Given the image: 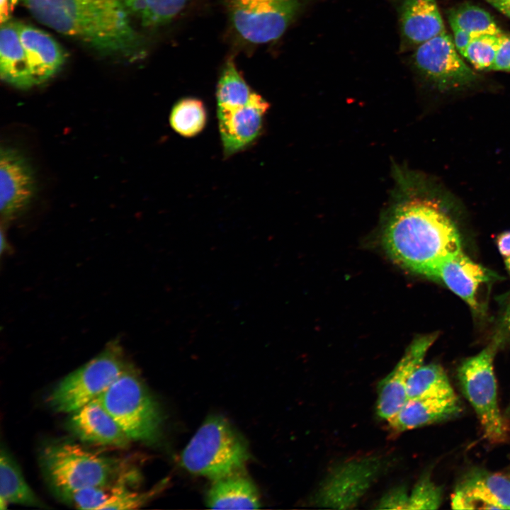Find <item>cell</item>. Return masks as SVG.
Returning <instances> with one entry per match:
<instances>
[{"label":"cell","instance_id":"cell-1","mask_svg":"<svg viewBox=\"0 0 510 510\" xmlns=\"http://www.w3.org/2000/svg\"><path fill=\"white\" fill-rule=\"evenodd\" d=\"M385 224L382 242L401 266L431 277L443 260L463 251L458 231L437 202L416 195L404 175Z\"/></svg>","mask_w":510,"mask_h":510},{"label":"cell","instance_id":"cell-2","mask_svg":"<svg viewBox=\"0 0 510 510\" xmlns=\"http://www.w3.org/2000/svg\"><path fill=\"white\" fill-rule=\"evenodd\" d=\"M21 1L43 25L103 54L131 57L141 45L123 0Z\"/></svg>","mask_w":510,"mask_h":510},{"label":"cell","instance_id":"cell-3","mask_svg":"<svg viewBox=\"0 0 510 510\" xmlns=\"http://www.w3.org/2000/svg\"><path fill=\"white\" fill-rule=\"evenodd\" d=\"M248 459L243 438L217 415L204 421L181 456V465L188 472L213 480L239 472Z\"/></svg>","mask_w":510,"mask_h":510},{"label":"cell","instance_id":"cell-4","mask_svg":"<svg viewBox=\"0 0 510 510\" xmlns=\"http://www.w3.org/2000/svg\"><path fill=\"white\" fill-rule=\"evenodd\" d=\"M40 460L48 481L63 498L85 488L108 487L122 479L118 460L76 444L50 445Z\"/></svg>","mask_w":510,"mask_h":510},{"label":"cell","instance_id":"cell-5","mask_svg":"<svg viewBox=\"0 0 510 510\" xmlns=\"http://www.w3.org/2000/svg\"><path fill=\"white\" fill-rule=\"evenodd\" d=\"M98 398L131 441H152L159 436L158 404L131 364Z\"/></svg>","mask_w":510,"mask_h":510},{"label":"cell","instance_id":"cell-6","mask_svg":"<svg viewBox=\"0 0 510 510\" xmlns=\"http://www.w3.org/2000/svg\"><path fill=\"white\" fill-rule=\"evenodd\" d=\"M129 365L118 341H111L99 354L61 380L48 402L56 412L72 413L98 397Z\"/></svg>","mask_w":510,"mask_h":510},{"label":"cell","instance_id":"cell-7","mask_svg":"<svg viewBox=\"0 0 510 510\" xmlns=\"http://www.w3.org/2000/svg\"><path fill=\"white\" fill-rule=\"evenodd\" d=\"M499 339L460 366L458 376L463 392L473 407L485 437L492 442L502 441L506 425L500 412L493 360Z\"/></svg>","mask_w":510,"mask_h":510},{"label":"cell","instance_id":"cell-8","mask_svg":"<svg viewBox=\"0 0 510 510\" xmlns=\"http://www.w3.org/2000/svg\"><path fill=\"white\" fill-rule=\"evenodd\" d=\"M387 459L380 455H366L347 459L335 465L321 483L314 497L317 506L349 509L382 475Z\"/></svg>","mask_w":510,"mask_h":510},{"label":"cell","instance_id":"cell-9","mask_svg":"<svg viewBox=\"0 0 510 510\" xmlns=\"http://www.w3.org/2000/svg\"><path fill=\"white\" fill-rule=\"evenodd\" d=\"M234 28L244 40L264 44L278 39L302 0H225Z\"/></svg>","mask_w":510,"mask_h":510},{"label":"cell","instance_id":"cell-10","mask_svg":"<svg viewBox=\"0 0 510 510\" xmlns=\"http://www.w3.org/2000/svg\"><path fill=\"white\" fill-rule=\"evenodd\" d=\"M413 62L416 68L441 90L464 87L477 79L446 32L418 46Z\"/></svg>","mask_w":510,"mask_h":510},{"label":"cell","instance_id":"cell-11","mask_svg":"<svg viewBox=\"0 0 510 510\" xmlns=\"http://www.w3.org/2000/svg\"><path fill=\"white\" fill-rule=\"evenodd\" d=\"M269 103L256 92L244 101L217 106L218 129L225 157L251 146L260 137Z\"/></svg>","mask_w":510,"mask_h":510},{"label":"cell","instance_id":"cell-12","mask_svg":"<svg viewBox=\"0 0 510 510\" xmlns=\"http://www.w3.org/2000/svg\"><path fill=\"white\" fill-rule=\"evenodd\" d=\"M34 171L18 149L2 147L0 154V210L8 222L21 214L36 193Z\"/></svg>","mask_w":510,"mask_h":510},{"label":"cell","instance_id":"cell-13","mask_svg":"<svg viewBox=\"0 0 510 510\" xmlns=\"http://www.w3.org/2000/svg\"><path fill=\"white\" fill-rule=\"evenodd\" d=\"M437 338V334L415 339L392 370L378 385L376 412L388 421L408 400L407 386L414 371L423 364L424 357Z\"/></svg>","mask_w":510,"mask_h":510},{"label":"cell","instance_id":"cell-14","mask_svg":"<svg viewBox=\"0 0 510 510\" xmlns=\"http://www.w3.org/2000/svg\"><path fill=\"white\" fill-rule=\"evenodd\" d=\"M455 509H510V479L485 470L469 471L451 498Z\"/></svg>","mask_w":510,"mask_h":510},{"label":"cell","instance_id":"cell-15","mask_svg":"<svg viewBox=\"0 0 510 510\" xmlns=\"http://www.w3.org/2000/svg\"><path fill=\"white\" fill-rule=\"evenodd\" d=\"M69 426L79 438L91 443L125 448L131 441L98 397L72 412Z\"/></svg>","mask_w":510,"mask_h":510},{"label":"cell","instance_id":"cell-16","mask_svg":"<svg viewBox=\"0 0 510 510\" xmlns=\"http://www.w3.org/2000/svg\"><path fill=\"white\" fill-rule=\"evenodd\" d=\"M430 278L441 281L472 308L476 309V295L480 285L497 278L498 276L473 261L461 251L441 261Z\"/></svg>","mask_w":510,"mask_h":510},{"label":"cell","instance_id":"cell-17","mask_svg":"<svg viewBox=\"0 0 510 510\" xmlns=\"http://www.w3.org/2000/svg\"><path fill=\"white\" fill-rule=\"evenodd\" d=\"M400 50L416 48L446 32L436 0H404L400 8Z\"/></svg>","mask_w":510,"mask_h":510},{"label":"cell","instance_id":"cell-18","mask_svg":"<svg viewBox=\"0 0 510 510\" xmlns=\"http://www.w3.org/2000/svg\"><path fill=\"white\" fill-rule=\"evenodd\" d=\"M21 42L29 63L34 86L52 77L64 62L60 45L47 33L34 26L16 22Z\"/></svg>","mask_w":510,"mask_h":510},{"label":"cell","instance_id":"cell-19","mask_svg":"<svg viewBox=\"0 0 510 510\" xmlns=\"http://www.w3.org/2000/svg\"><path fill=\"white\" fill-rule=\"evenodd\" d=\"M462 412L458 397L408 399L387 422L396 432H402L453 419Z\"/></svg>","mask_w":510,"mask_h":510},{"label":"cell","instance_id":"cell-20","mask_svg":"<svg viewBox=\"0 0 510 510\" xmlns=\"http://www.w3.org/2000/svg\"><path fill=\"white\" fill-rule=\"evenodd\" d=\"M0 74L2 80L16 88L29 89L34 86L16 22L11 20L1 26Z\"/></svg>","mask_w":510,"mask_h":510},{"label":"cell","instance_id":"cell-21","mask_svg":"<svg viewBox=\"0 0 510 510\" xmlns=\"http://www.w3.org/2000/svg\"><path fill=\"white\" fill-rule=\"evenodd\" d=\"M206 503L213 509H256L261 502L258 491L247 477L239 472L214 480Z\"/></svg>","mask_w":510,"mask_h":510},{"label":"cell","instance_id":"cell-22","mask_svg":"<svg viewBox=\"0 0 510 510\" xmlns=\"http://www.w3.org/2000/svg\"><path fill=\"white\" fill-rule=\"evenodd\" d=\"M9 503L41 506L42 504L23 475L16 460L4 447L0 455V509Z\"/></svg>","mask_w":510,"mask_h":510},{"label":"cell","instance_id":"cell-23","mask_svg":"<svg viewBox=\"0 0 510 510\" xmlns=\"http://www.w3.org/2000/svg\"><path fill=\"white\" fill-rule=\"evenodd\" d=\"M408 399L455 396L448 375L437 363L421 365L412 373L407 386Z\"/></svg>","mask_w":510,"mask_h":510},{"label":"cell","instance_id":"cell-24","mask_svg":"<svg viewBox=\"0 0 510 510\" xmlns=\"http://www.w3.org/2000/svg\"><path fill=\"white\" fill-rule=\"evenodd\" d=\"M130 16L144 26H158L171 21L188 0H123Z\"/></svg>","mask_w":510,"mask_h":510},{"label":"cell","instance_id":"cell-25","mask_svg":"<svg viewBox=\"0 0 510 510\" xmlns=\"http://www.w3.org/2000/svg\"><path fill=\"white\" fill-rule=\"evenodd\" d=\"M207 118L203 102L196 98L188 97L179 100L172 107L169 123L178 135L191 137L203 131Z\"/></svg>","mask_w":510,"mask_h":510},{"label":"cell","instance_id":"cell-26","mask_svg":"<svg viewBox=\"0 0 510 510\" xmlns=\"http://www.w3.org/2000/svg\"><path fill=\"white\" fill-rule=\"evenodd\" d=\"M448 21L453 22L472 37L483 34L499 35V29L492 16L484 9L464 4L448 11Z\"/></svg>","mask_w":510,"mask_h":510},{"label":"cell","instance_id":"cell-27","mask_svg":"<svg viewBox=\"0 0 510 510\" xmlns=\"http://www.w3.org/2000/svg\"><path fill=\"white\" fill-rule=\"evenodd\" d=\"M499 35L483 34L472 37L464 57L477 69L490 70L499 47Z\"/></svg>","mask_w":510,"mask_h":510},{"label":"cell","instance_id":"cell-28","mask_svg":"<svg viewBox=\"0 0 510 510\" xmlns=\"http://www.w3.org/2000/svg\"><path fill=\"white\" fill-rule=\"evenodd\" d=\"M125 480L121 479L108 487L107 500L101 509H132L146 504L154 494L162 487L156 488L144 493H137L128 489L125 484Z\"/></svg>","mask_w":510,"mask_h":510},{"label":"cell","instance_id":"cell-29","mask_svg":"<svg viewBox=\"0 0 510 510\" xmlns=\"http://www.w3.org/2000/svg\"><path fill=\"white\" fill-rule=\"evenodd\" d=\"M443 489L429 475L421 477L409 494L408 509H436L443 500Z\"/></svg>","mask_w":510,"mask_h":510},{"label":"cell","instance_id":"cell-30","mask_svg":"<svg viewBox=\"0 0 510 510\" xmlns=\"http://www.w3.org/2000/svg\"><path fill=\"white\" fill-rule=\"evenodd\" d=\"M108 495V487H89L74 492L64 499L77 509L101 510Z\"/></svg>","mask_w":510,"mask_h":510},{"label":"cell","instance_id":"cell-31","mask_svg":"<svg viewBox=\"0 0 510 510\" xmlns=\"http://www.w3.org/2000/svg\"><path fill=\"white\" fill-rule=\"evenodd\" d=\"M409 494L404 487H394L380 499L377 509H408Z\"/></svg>","mask_w":510,"mask_h":510},{"label":"cell","instance_id":"cell-32","mask_svg":"<svg viewBox=\"0 0 510 510\" xmlns=\"http://www.w3.org/2000/svg\"><path fill=\"white\" fill-rule=\"evenodd\" d=\"M490 70L510 72V35L501 33L496 57Z\"/></svg>","mask_w":510,"mask_h":510},{"label":"cell","instance_id":"cell-33","mask_svg":"<svg viewBox=\"0 0 510 510\" xmlns=\"http://www.w3.org/2000/svg\"><path fill=\"white\" fill-rule=\"evenodd\" d=\"M449 24L453 32L454 45L460 55L464 57L465 50L472 38V36L458 27L453 22H449Z\"/></svg>","mask_w":510,"mask_h":510},{"label":"cell","instance_id":"cell-34","mask_svg":"<svg viewBox=\"0 0 510 510\" xmlns=\"http://www.w3.org/2000/svg\"><path fill=\"white\" fill-rule=\"evenodd\" d=\"M18 0H1L0 3V18L1 24L8 21L11 17V13Z\"/></svg>","mask_w":510,"mask_h":510},{"label":"cell","instance_id":"cell-35","mask_svg":"<svg viewBox=\"0 0 510 510\" xmlns=\"http://www.w3.org/2000/svg\"><path fill=\"white\" fill-rule=\"evenodd\" d=\"M497 244L502 256L505 258L510 256V231L500 234L497 238Z\"/></svg>","mask_w":510,"mask_h":510},{"label":"cell","instance_id":"cell-36","mask_svg":"<svg viewBox=\"0 0 510 510\" xmlns=\"http://www.w3.org/2000/svg\"><path fill=\"white\" fill-rule=\"evenodd\" d=\"M500 12L510 18V0H485Z\"/></svg>","mask_w":510,"mask_h":510},{"label":"cell","instance_id":"cell-37","mask_svg":"<svg viewBox=\"0 0 510 510\" xmlns=\"http://www.w3.org/2000/svg\"><path fill=\"white\" fill-rule=\"evenodd\" d=\"M505 264H506V268L510 272V256L505 258Z\"/></svg>","mask_w":510,"mask_h":510},{"label":"cell","instance_id":"cell-38","mask_svg":"<svg viewBox=\"0 0 510 510\" xmlns=\"http://www.w3.org/2000/svg\"><path fill=\"white\" fill-rule=\"evenodd\" d=\"M505 416L506 417H510V402L509 405L506 407V412H505Z\"/></svg>","mask_w":510,"mask_h":510}]
</instances>
